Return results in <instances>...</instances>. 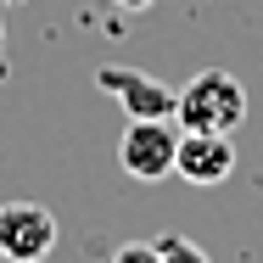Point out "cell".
Masks as SVG:
<instances>
[{
	"label": "cell",
	"instance_id": "7a4b0ae2",
	"mask_svg": "<svg viewBox=\"0 0 263 263\" xmlns=\"http://www.w3.org/2000/svg\"><path fill=\"white\" fill-rule=\"evenodd\" d=\"M174 157H179V129L174 118H129L123 123V140H118V168L140 185L152 179H168L174 174Z\"/></svg>",
	"mask_w": 263,
	"mask_h": 263
},
{
	"label": "cell",
	"instance_id": "3957f363",
	"mask_svg": "<svg viewBox=\"0 0 263 263\" xmlns=\"http://www.w3.org/2000/svg\"><path fill=\"white\" fill-rule=\"evenodd\" d=\"M56 247V213L40 202H0V258L45 263Z\"/></svg>",
	"mask_w": 263,
	"mask_h": 263
},
{
	"label": "cell",
	"instance_id": "8992f818",
	"mask_svg": "<svg viewBox=\"0 0 263 263\" xmlns=\"http://www.w3.org/2000/svg\"><path fill=\"white\" fill-rule=\"evenodd\" d=\"M157 263H213L191 235H157Z\"/></svg>",
	"mask_w": 263,
	"mask_h": 263
},
{
	"label": "cell",
	"instance_id": "ba28073f",
	"mask_svg": "<svg viewBox=\"0 0 263 263\" xmlns=\"http://www.w3.org/2000/svg\"><path fill=\"white\" fill-rule=\"evenodd\" d=\"M112 6H118V11H152L157 0H112Z\"/></svg>",
	"mask_w": 263,
	"mask_h": 263
},
{
	"label": "cell",
	"instance_id": "52a82bcc",
	"mask_svg": "<svg viewBox=\"0 0 263 263\" xmlns=\"http://www.w3.org/2000/svg\"><path fill=\"white\" fill-rule=\"evenodd\" d=\"M112 263H157V241H123Z\"/></svg>",
	"mask_w": 263,
	"mask_h": 263
},
{
	"label": "cell",
	"instance_id": "9c48e42d",
	"mask_svg": "<svg viewBox=\"0 0 263 263\" xmlns=\"http://www.w3.org/2000/svg\"><path fill=\"white\" fill-rule=\"evenodd\" d=\"M0 51H6V28H0Z\"/></svg>",
	"mask_w": 263,
	"mask_h": 263
},
{
	"label": "cell",
	"instance_id": "277c9868",
	"mask_svg": "<svg viewBox=\"0 0 263 263\" xmlns=\"http://www.w3.org/2000/svg\"><path fill=\"white\" fill-rule=\"evenodd\" d=\"M96 84L129 118H174V106H179V90H168L162 79L140 73V67H96Z\"/></svg>",
	"mask_w": 263,
	"mask_h": 263
},
{
	"label": "cell",
	"instance_id": "6da1fadb",
	"mask_svg": "<svg viewBox=\"0 0 263 263\" xmlns=\"http://www.w3.org/2000/svg\"><path fill=\"white\" fill-rule=\"evenodd\" d=\"M174 123L208 129V135H235L247 123V90H241V79L224 73V67H202L196 79H185L179 106H174Z\"/></svg>",
	"mask_w": 263,
	"mask_h": 263
},
{
	"label": "cell",
	"instance_id": "5b68a950",
	"mask_svg": "<svg viewBox=\"0 0 263 263\" xmlns=\"http://www.w3.org/2000/svg\"><path fill=\"white\" fill-rule=\"evenodd\" d=\"M174 174L185 185H224L235 174V140L230 135H208V129H179Z\"/></svg>",
	"mask_w": 263,
	"mask_h": 263
},
{
	"label": "cell",
	"instance_id": "30bf717a",
	"mask_svg": "<svg viewBox=\"0 0 263 263\" xmlns=\"http://www.w3.org/2000/svg\"><path fill=\"white\" fill-rule=\"evenodd\" d=\"M6 6H23V0H6Z\"/></svg>",
	"mask_w": 263,
	"mask_h": 263
}]
</instances>
